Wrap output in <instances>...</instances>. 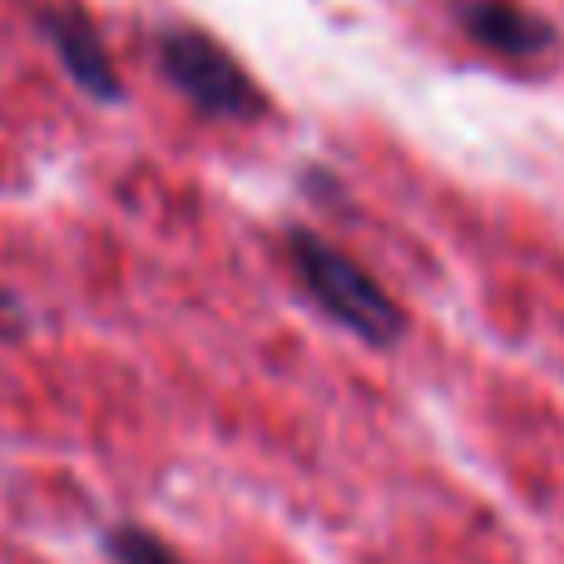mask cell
Masks as SVG:
<instances>
[{
  "mask_svg": "<svg viewBox=\"0 0 564 564\" xmlns=\"http://www.w3.org/2000/svg\"><path fill=\"white\" fill-rule=\"evenodd\" d=\"M109 550L119 555V564H178L174 550L159 545V540L144 535V530H119V535L109 540Z\"/></svg>",
  "mask_w": 564,
  "mask_h": 564,
  "instance_id": "obj_5",
  "label": "cell"
},
{
  "mask_svg": "<svg viewBox=\"0 0 564 564\" xmlns=\"http://www.w3.org/2000/svg\"><path fill=\"white\" fill-rule=\"evenodd\" d=\"M45 30H50V40H55V50L65 55L69 75H75L79 85L105 95V99L119 95V79H115V69H109V55H105V45H99V35H95L85 10H45Z\"/></svg>",
  "mask_w": 564,
  "mask_h": 564,
  "instance_id": "obj_4",
  "label": "cell"
},
{
  "mask_svg": "<svg viewBox=\"0 0 564 564\" xmlns=\"http://www.w3.org/2000/svg\"><path fill=\"white\" fill-rule=\"evenodd\" d=\"M460 25L476 45L496 50V55H510V59H525V55H540V50L555 45V30L550 20H540L535 10L516 6V0H470L460 10Z\"/></svg>",
  "mask_w": 564,
  "mask_h": 564,
  "instance_id": "obj_3",
  "label": "cell"
},
{
  "mask_svg": "<svg viewBox=\"0 0 564 564\" xmlns=\"http://www.w3.org/2000/svg\"><path fill=\"white\" fill-rule=\"evenodd\" d=\"M288 248H292V263H297L302 282H307V292L341 322V327H351L367 341H397L401 337V307L381 292V282L371 273H361L347 253H337L332 243L302 234V228H292Z\"/></svg>",
  "mask_w": 564,
  "mask_h": 564,
  "instance_id": "obj_1",
  "label": "cell"
},
{
  "mask_svg": "<svg viewBox=\"0 0 564 564\" xmlns=\"http://www.w3.org/2000/svg\"><path fill=\"white\" fill-rule=\"evenodd\" d=\"M159 59H164V75L194 99L208 115H238L253 119L263 109V95L253 89V79L243 75L234 55H228L218 40L198 35V30H174L159 45Z\"/></svg>",
  "mask_w": 564,
  "mask_h": 564,
  "instance_id": "obj_2",
  "label": "cell"
}]
</instances>
